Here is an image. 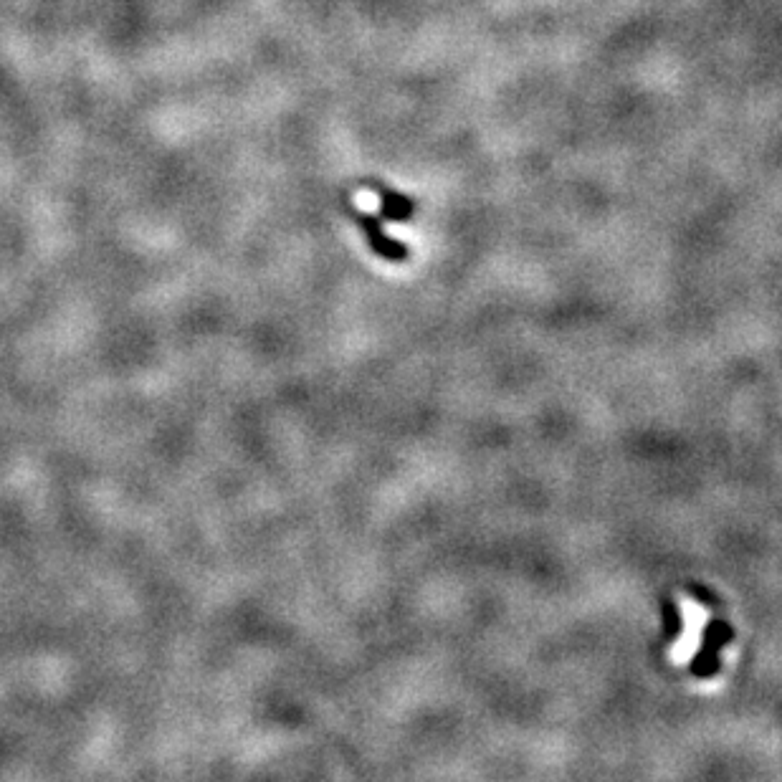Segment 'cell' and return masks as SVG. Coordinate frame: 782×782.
<instances>
[{
  "label": "cell",
  "mask_w": 782,
  "mask_h": 782,
  "mask_svg": "<svg viewBox=\"0 0 782 782\" xmlns=\"http://www.w3.org/2000/svg\"><path fill=\"white\" fill-rule=\"evenodd\" d=\"M355 221L360 223L362 231L367 233V241H370V246H373L375 254H380L383 259H388V261H403L405 256H408V249H405L403 243L388 238V233H385L383 226H380L378 216L355 211Z\"/></svg>",
  "instance_id": "1"
},
{
  "label": "cell",
  "mask_w": 782,
  "mask_h": 782,
  "mask_svg": "<svg viewBox=\"0 0 782 782\" xmlns=\"http://www.w3.org/2000/svg\"><path fill=\"white\" fill-rule=\"evenodd\" d=\"M380 200H383V216L390 221H408L413 216V203L405 195L380 188Z\"/></svg>",
  "instance_id": "2"
}]
</instances>
